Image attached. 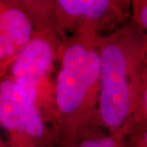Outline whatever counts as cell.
<instances>
[{
	"label": "cell",
	"instance_id": "1",
	"mask_svg": "<svg viewBox=\"0 0 147 147\" xmlns=\"http://www.w3.org/2000/svg\"><path fill=\"white\" fill-rule=\"evenodd\" d=\"M98 36L74 34L60 48L54 104L57 137L63 147H74L85 138L95 136L93 128L99 124Z\"/></svg>",
	"mask_w": 147,
	"mask_h": 147
},
{
	"label": "cell",
	"instance_id": "2",
	"mask_svg": "<svg viewBox=\"0 0 147 147\" xmlns=\"http://www.w3.org/2000/svg\"><path fill=\"white\" fill-rule=\"evenodd\" d=\"M99 124L108 134L127 135L140 93L147 37L129 21L98 36Z\"/></svg>",
	"mask_w": 147,
	"mask_h": 147
},
{
	"label": "cell",
	"instance_id": "3",
	"mask_svg": "<svg viewBox=\"0 0 147 147\" xmlns=\"http://www.w3.org/2000/svg\"><path fill=\"white\" fill-rule=\"evenodd\" d=\"M60 30L103 36L130 20L128 0H57L52 5Z\"/></svg>",
	"mask_w": 147,
	"mask_h": 147
},
{
	"label": "cell",
	"instance_id": "4",
	"mask_svg": "<svg viewBox=\"0 0 147 147\" xmlns=\"http://www.w3.org/2000/svg\"><path fill=\"white\" fill-rule=\"evenodd\" d=\"M55 55V44L44 36H33L16 55L11 79L32 101H36L38 88L51 69Z\"/></svg>",
	"mask_w": 147,
	"mask_h": 147
},
{
	"label": "cell",
	"instance_id": "5",
	"mask_svg": "<svg viewBox=\"0 0 147 147\" xmlns=\"http://www.w3.org/2000/svg\"><path fill=\"white\" fill-rule=\"evenodd\" d=\"M0 27L16 49H21L33 38L31 20L21 9L9 7L0 11Z\"/></svg>",
	"mask_w": 147,
	"mask_h": 147
},
{
	"label": "cell",
	"instance_id": "6",
	"mask_svg": "<svg viewBox=\"0 0 147 147\" xmlns=\"http://www.w3.org/2000/svg\"><path fill=\"white\" fill-rule=\"evenodd\" d=\"M145 127H147V55L142 71L136 109H135L131 124L129 126L127 135Z\"/></svg>",
	"mask_w": 147,
	"mask_h": 147
},
{
	"label": "cell",
	"instance_id": "7",
	"mask_svg": "<svg viewBox=\"0 0 147 147\" xmlns=\"http://www.w3.org/2000/svg\"><path fill=\"white\" fill-rule=\"evenodd\" d=\"M74 147H125V135L122 133L95 135L85 138Z\"/></svg>",
	"mask_w": 147,
	"mask_h": 147
},
{
	"label": "cell",
	"instance_id": "8",
	"mask_svg": "<svg viewBox=\"0 0 147 147\" xmlns=\"http://www.w3.org/2000/svg\"><path fill=\"white\" fill-rule=\"evenodd\" d=\"M130 21L138 26L147 37V0H132Z\"/></svg>",
	"mask_w": 147,
	"mask_h": 147
},
{
	"label": "cell",
	"instance_id": "9",
	"mask_svg": "<svg viewBox=\"0 0 147 147\" xmlns=\"http://www.w3.org/2000/svg\"><path fill=\"white\" fill-rule=\"evenodd\" d=\"M125 147H147V127L125 136Z\"/></svg>",
	"mask_w": 147,
	"mask_h": 147
},
{
	"label": "cell",
	"instance_id": "10",
	"mask_svg": "<svg viewBox=\"0 0 147 147\" xmlns=\"http://www.w3.org/2000/svg\"><path fill=\"white\" fill-rule=\"evenodd\" d=\"M16 47L9 41L0 27V60L11 57L13 55H16Z\"/></svg>",
	"mask_w": 147,
	"mask_h": 147
},
{
	"label": "cell",
	"instance_id": "11",
	"mask_svg": "<svg viewBox=\"0 0 147 147\" xmlns=\"http://www.w3.org/2000/svg\"><path fill=\"white\" fill-rule=\"evenodd\" d=\"M0 147H3V144H2V142H1V140H0Z\"/></svg>",
	"mask_w": 147,
	"mask_h": 147
}]
</instances>
